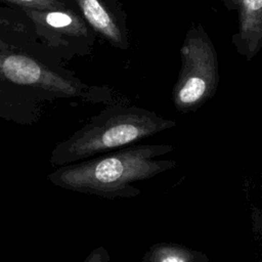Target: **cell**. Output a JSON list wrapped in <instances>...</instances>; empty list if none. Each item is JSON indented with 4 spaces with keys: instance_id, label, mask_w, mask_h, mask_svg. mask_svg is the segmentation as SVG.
I'll list each match as a JSON object with an SVG mask.
<instances>
[{
    "instance_id": "obj_1",
    "label": "cell",
    "mask_w": 262,
    "mask_h": 262,
    "mask_svg": "<svg viewBox=\"0 0 262 262\" xmlns=\"http://www.w3.org/2000/svg\"><path fill=\"white\" fill-rule=\"evenodd\" d=\"M174 149L173 144L166 143L134 144L57 167L47 179L75 192L110 200L130 199L141 192L134 182L150 179L178 165L175 160H158Z\"/></svg>"
},
{
    "instance_id": "obj_2",
    "label": "cell",
    "mask_w": 262,
    "mask_h": 262,
    "mask_svg": "<svg viewBox=\"0 0 262 262\" xmlns=\"http://www.w3.org/2000/svg\"><path fill=\"white\" fill-rule=\"evenodd\" d=\"M176 122L156 113L137 107L115 105L58 142L50 156V164L60 167L134 145L162 131L173 128Z\"/></svg>"
},
{
    "instance_id": "obj_3",
    "label": "cell",
    "mask_w": 262,
    "mask_h": 262,
    "mask_svg": "<svg viewBox=\"0 0 262 262\" xmlns=\"http://www.w3.org/2000/svg\"><path fill=\"white\" fill-rule=\"evenodd\" d=\"M180 53L182 66L172 101L178 113L187 114L214 96L219 82L218 61L210 38L202 30L187 32Z\"/></svg>"
},
{
    "instance_id": "obj_4",
    "label": "cell",
    "mask_w": 262,
    "mask_h": 262,
    "mask_svg": "<svg viewBox=\"0 0 262 262\" xmlns=\"http://www.w3.org/2000/svg\"><path fill=\"white\" fill-rule=\"evenodd\" d=\"M238 11V32L234 38L237 49L249 58L256 54L262 40V0H223Z\"/></svg>"
},
{
    "instance_id": "obj_5",
    "label": "cell",
    "mask_w": 262,
    "mask_h": 262,
    "mask_svg": "<svg viewBox=\"0 0 262 262\" xmlns=\"http://www.w3.org/2000/svg\"><path fill=\"white\" fill-rule=\"evenodd\" d=\"M35 34L33 24L21 9L0 5V39L33 52Z\"/></svg>"
},
{
    "instance_id": "obj_6",
    "label": "cell",
    "mask_w": 262,
    "mask_h": 262,
    "mask_svg": "<svg viewBox=\"0 0 262 262\" xmlns=\"http://www.w3.org/2000/svg\"><path fill=\"white\" fill-rule=\"evenodd\" d=\"M25 14L33 24L36 35L55 31L57 33L78 34L85 32V27L80 18L64 10H36L24 9Z\"/></svg>"
},
{
    "instance_id": "obj_7",
    "label": "cell",
    "mask_w": 262,
    "mask_h": 262,
    "mask_svg": "<svg viewBox=\"0 0 262 262\" xmlns=\"http://www.w3.org/2000/svg\"><path fill=\"white\" fill-rule=\"evenodd\" d=\"M89 25L104 39L118 47L124 46L122 31L100 0H76Z\"/></svg>"
},
{
    "instance_id": "obj_8",
    "label": "cell",
    "mask_w": 262,
    "mask_h": 262,
    "mask_svg": "<svg viewBox=\"0 0 262 262\" xmlns=\"http://www.w3.org/2000/svg\"><path fill=\"white\" fill-rule=\"evenodd\" d=\"M38 118V104L0 82V119L26 125L36 122Z\"/></svg>"
},
{
    "instance_id": "obj_9",
    "label": "cell",
    "mask_w": 262,
    "mask_h": 262,
    "mask_svg": "<svg viewBox=\"0 0 262 262\" xmlns=\"http://www.w3.org/2000/svg\"><path fill=\"white\" fill-rule=\"evenodd\" d=\"M202 251L193 250L173 242H161L150 246L142 257V262H209Z\"/></svg>"
},
{
    "instance_id": "obj_10",
    "label": "cell",
    "mask_w": 262,
    "mask_h": 262,
    "mask_svg": "<svg viewBox=\"0 0 262 262\" xmlns=\"http://www.w3.org/2000/svg\"><path fill=\"white\" fill-rule=\"evenodd\" d=\"M0 3L24 9L36 10H64V4L60 0H0Z\"/></svg>"
},
{
    "instance_id": "obj_11",
    "label": "cell",
    "mask_w": 262,
    "mask_h": 262,
    "mask_svg": "<svg viewBox=\"0 0 262 262\" xmlns=\"http://www.w3.org/2000/svg\"><path fill=\"white\" fill-rule=\"evenodd\" d=\"M84 262H110V254L104 247L100 246L92 250Z\"/></svg>"
}]
</instances>
